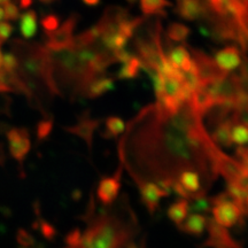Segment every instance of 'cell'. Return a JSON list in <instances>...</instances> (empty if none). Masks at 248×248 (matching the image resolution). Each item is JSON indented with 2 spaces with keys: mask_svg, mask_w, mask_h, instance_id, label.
<instances>
[{
  "mask_svg": "<svg viewBox=\"0 0 248 248\" xmlns=\"http://www.w3.org/2000/svg\"><path fill=\"white\" fill-rule=\"evenodd\" d=\"M5 20V12H4V8L0 7V22L1 21Z\"/></svg>",
  "mask_w": 248,
  "mask_h": 248,
  "instance_id": "38",
  "label": "cell"
},
{
  "mask_svg": "<svg viewBox=\"0 0 248 248\" xmlns=\"http://www.w3.org/2000/svg\"><path fill=\"white\" fill-rule=\"evenodd\" d=\"M7 139L12 156L22 164L31 148L29 133L24 129H11L7 132Z\"/></svg>",
  "mask_w": 248,
  "mask_h": 248,
  "instance_id": "10",
  "label": "cell"
},
{
  "mask_svg": "<svg viewBox=\"0 0 248 248\" xmlns=\"http://www.w3.org/2000/svg\"><path fill=\"white\" fill-rule=\"evenodd\" d=\"M120 144L121 166L136 183L177 181L182 172L195 171L206 185L217 178L215 155L219 150L203 126L202 117L185 101L175 114L157 104L148 106L130 123Z\"/></svg>",
  "mask_w": 248,
  "mask_h": 248,
  "instance_id": "1",
  "label": "cell"
},
{
  "mask_svg": "<svg viewBox=\"0 0 248 248\" xmlns=\"http://www.w3.org/2000/svg\"><path fill=\"white\" fill-rule=\"evenodd\" d=\"M11 2V0H0V7L4 8L6 5H8Z\"/></svg>",
  "mask_w": 248,
  "mask_h": 248,
  "instance_id": "37",
  "label": "cell"
},
{
  "mask_svg": "<svg viewBox=\"0 0 248 248\" xmlns=\"http://www.w3.org/2000/svg\"><path fill=\"white\" fill-rule=\"evenodd\" d=\"M209 201L212 206L213 221L222 228H232L244 221L245 214L243 209L231 199L226 192L216 195Z\"/></svg>",
  "mask_w": 248,
  "mask_h": 248,
  "instance_id": "3",
  "label": "cell"
},
{
  "mask_svg": "<svg viewBox=\"0 0 248 248\" xmlns=\"http://www.w3.org/2000/svg\"><path fill=\"white\" fill-rule=\"evenodd\" d=\"M78 18L79 16L77 14H71L55 32L47 37L45 47L51 52H58L71 47L74 42V30L78 22Z\"/></svg>",
  "mask_w": 248,
  "mask_h": 248,
  "instance_id": "6",
  "label": "cell"
},
{
  "mask_svg": "<svg viewBox=\"0 0 248 248\" xmlns=\"http://www.w3.org/2000/svg\"><path fill=\"white\" fill-rule=\"evenodd\" d=\"M67 248H82V246H80V244H79V245H77V246H68Z\"/></svg>",
  "mask_w": 248,
  "mask_h": 248,
  "instance_id": "42",
  "label": "cell"
},
{
  "mask_svg": "<svg viewBox=\"0 0 248 248\" xmlns=\"http://www.w3.org/2000/svg\"><path fill=\"white\" fill-rule=\"evenodd\" d=\"M123 167L120 166L113 176L102 177L97 188V197L104 206H109L119 197L121 190V176Z\"/></svg>",
  "mask_w": 248,
  "mask_h": 248,
  "instance_id": "8",
  "label": "cell"
},
{
  "mask_svg": "<svg viewBox=\"0 0 248 248\" xmlns=\"http://www.w3.org/2000/svg\"><path fill=\"white\" fill-rule=\"evenodd\" d=\"M99 125H100V120L91 119L89 113H85L79 117L78 122L75 125L67 126V128H64V130L67 132L73 133V135L78 136L79 138H82L86 142V145H88L89 150H91L93 144V133L99 128Z\"/></svg>",
  "mask_w": 248,
  "mask_h": 248,
  "instance_id": "12",
  "label": "cell"
},
{
  "mask_svg": "<svg viewBox=\"0 0 248 248\" xmlns=\"http://www.w3.org/2000/svg\"><path fill=\"white\" fill-rule=\"evenodd\" d=\"M215 170L217 175H221L226 183H233V184L248 172V170L239 161L229 156L222 150L217 151L215 155Z\"/></svg>",
  "mask_w": 248,
  "mask_h": 248,
  "instance_id": "7",
  "label": "cell"
},
{
  "mask_svg": "<svg viewBox=\"0 0 248 248\" xmlns=\"http://www.w3.org/2000/svg\"><path fill=\"white\" fill-rule=\"evenodd\" d=\"M2 57H4V54H2L1 48H0V69H1V64H2Z\"/></svg>",
  "mask_w": 248,
  "mask_h": 248,
  "instance_id": "39",
  "label": "cell"
},
{
  "mask_svg": "<svg viewBox=\"0 0 248 248\" xmlns=\"http://www.w3.org/2000/svg\"><path fill=\"white\" fill-rule=\"evenodd\" d=\"M214 60L223 71L230 74V71L240 67L243 62V52L237 46H226L217 52Z\"/></svg>",
  "mask_w": 248,
  "mask_h": 248,
  "instance_id": "15",
  "label": "cell"
},
{
  "mask_svg": "<svg viewBox=\"0 0 248 248\" xmlns=\"http://www.w3.org/2000/svg\"><path fill=\"white\" fill-rule=\"evenodd\" d=\"M207 230H208L209 237L204 243V246H210L213 248H244L231 237L228 229L216 224L213 219H208Z\"/></svg>",
  "mask_w": 248,
  "mask_h": 248,
  "instance_id": "9",
  "label": "cell"
},
{
  "mask_svg": "<svg viewBox=\"0 0 248 248\" xmlns=\"http://www.w3.org/2000/svg\"><path fill=\"white\" fill-rule=\"evenodd\" d=\"M235 156H237V160L248 170V147H238L237 150H235Z\"/></svg>",
  "mask_w": 248,
  "mask_h": 248,
  "instance_id": "34",
  "label": "cell"
},
{
  "mask_svg": "<svg viewBox=\"0 0 248 248\" xmlns=\"http://www.w3.org/2000/svg\"><path fill=\"white\" fill-rule=\"evenodd\" d=\"M105 137L108 138H117L125 131V123L121 117L110 116L106 120L105 123Z\"/></svg>",
  "mask_w": 248,
  "mask_h": 248,
  "instance_id": "27",
  "label": "cell"
},
{
  "mask_svg": "<svg viewBox=\"0 0 248 248\" xmlns=\"http://www.w3.org/2000/svg\"><path fill=\"white\" fill-rule=\"evenodd\" d=\"M233 107L234 104H229V102H214L213 106L202 116V122H204L203 126L206 130H214L219 124L230 119L232 111H233Z\"/></svg>",
  "mask_w": 248,
  "mask_h": 248,
  "instance_id": "13",
  "label": "cell"
},
{
  "mask_svg": "<svg viewBox=\"0 0 248 248\" xmlns=\"http://www.w3.org/2000/svg\"><path fill=\"white\" fill-rule=\"evenodd\" d=\"M83 2L88 6H98L100 4V0H83Z\"/></svg>",
  "mask_w": 248,
  "mask_h": 248,
  "instance_id": "36",
  "label": "cell"
},
{
  "mask_svg": "<svg viewBox=\"0 0 248 248\" xmlns=\"http://www.w3.org/2000/svg\"><path fill=\"white\" fill-rule=\"evenodd\" d=\"M135 234L133 224L115 214L102 213L91 219L80 237L82 248H123Z\"/></svg>",
  "mask_w": 248,
  "mask_h": 248,
  "instance_id": "2",
  "label": "cell"
},
{
  "mask_svg": "<svg viewBox=\"0 0 248 248\" xmlns=\"http://www.w3.org/2000/svg\"><path fill=\"white\" fill-rule=\"evenodd\" d=\"M37 22V14L33 11H27L20 16V32L26 39L32 38L37 33L38 29Z\"/></svg>",
  "mask_w": 248,
  "mask_h": 248,
  "instance_id": "22",
  "label": "cell"
},
{
  "mask_svg": "<svg viewBox=\"0 0 248 248\" xmlns=\"http://www.w3.org/2000/svg\"><path fill=\"white\" fill-rule=\"evenodd\" d=\"M138 187L140 191L141 202L145 204L151 215H153L156 212L160 200L169 195L168 192H166L159 185L152 182L140 183V184H138Z\"/></svg>",
  "mask_w": 248,
  "mask_h": 248,
  "instance_id": "14",
  "label": "cell"
},
{
  "mask_svg": "<svg viewBox=\"0 0 248 248\" xmlns=\"http://www.w3.org/2000/svg\"><path fill=\"white\" fill-rule=\"evenodd\" d=\"M5 12V20L8 21H15L20 17V8L17 7L14 2H9L8 5H6L4 7Z\"/></svg>",
  "mask_w": 248,
  "mask_h": 248,
  "instance_id": "32",
  "label": "cell"
},
{
  "mask_svg": "<svg viewBox=\"0 0 248 248\" xmlns=\"http://www.w3.org/2000/svg\"><path fill=\"white\" fill-rule=\"evenodd\" d=\"M176 12L187 21L204 20L210 13L207 0H176Z\"/></svg>",
  "mask_w": 248,
  "mask_h": 248,
  "instance_id": "11",
  "label": "cell"
},
{
  "mask_svg": "<svg viewBox=\"0 0 248 248\" xmlns=\"http://www.w3.org/2000/svg\"><path fill=\"white\" fill-rule=\"evenodd\" d=\"M114 89H115L114 79L111 77H108L106 74H102V75L95 77L89 83L88 88L85 90L84 97L89 99H95L106 94L107 92L113 91Z\"/></svg>",
  "mask_w": 248,
  "mask_h": 248,
  "instance_id": "17",
  "label": "cell"
},
{
  "mask_svg": "<svg viewBox=\"0 0 248 248\" xmlns=\"http://www.w3.org/2000/svg\"><path fill=\"white\" fill-rule=\"evenodd\" d=\"M126 1H128L130 5H135L136 2H137V0H126Z\"/></svg>",
  "mask_w": 248,
  "mask_h": 248,
  "instance_id": "41",
  "label": "cell"
},
{
  "mask_svg": "<svg viewBox=\"0 0 248 248\" xmlns=\"http://www.w3.org/2000/svg\"><path fill=\"white\" fill-rule=\"evenodd\" d=\"M1 69L7 74L15 73L18 69V60L16 55L13 53H7L2 57Z\"/></svg>",
  "mask_w": 248,
  "mask_h": 248,
  "instance_id": "31",
  "label": "cell"
},
{
  "mask_svg": "<svg viewBox=\"0 0 248 248\" xmlns=\"http://www.w3.org/2000/svg\"><path fill=\"white\" fill-rule=\"evenodd\" d=\"M12 32H13V27H12V24L5 22V21H1V22H0V44L6 42V40L11 37Z\"/></svg>",
  "mask_w": 248,
  "mask_h": 248,
  "instance_id": "33",
  "label": "cell"
},
{
  "mask_svg": "<svg viewBox=\"0 0 248 248\" xmlns=\"http://www.w3.org/2000/svg\"><path fill=\"white\" fill-rule=\"evenodd\" d=\"M207 223H208V218L206 216L195 213L186 217L185 221L178 226V229L186 234L201 237L207 230Z\"/></svg>",
  "mask_w": 248,
  "mask_h": 248,
  "instance_id": "18",
  "label": "cell"
},
{
  "mask_svg": "<svg viewBox=\"0 0 248 248\" xmlns=\"http://www.w3.org/2000/svg\"><path fill=\"white\" fill-rule=\"evenodd\" d=\"M167 58L170 62V64L176 69L182 71H190L193 67V61H192L190 52L184 45H178L175 47H170L168 49Z\"/></svg>",
  "mask_w": 248,
  "mask_h": 248,
  "instance_id": "16",
  "label": "cell"
},
{
  "mask_svg": "<svg viewBox=\"0 0 248 248\" xmlns=\"http://www.w3.org/2000/svg\"><path fill=\"white\" fill-rule=\"evenodd\" d=\"M190 28L182 23H170L167 28L166 36L170 42H185L190 36Z\"/></svg>",
  "mask_w": 248,
  "mask_h": 248,
  "instance_id": "26",
  "label": "cell"
},
{
  "mask_svg": "<svg viewBox=\"0 0 248 248\" xmlns=\"http://www.w3.org/2000/svg\"><path fill=\"white\" fill-rule=\"evenodd\" d=\"M203 88L209 92L215 102L235 104L244 95L241 91L240 78L237 74H229L219 82L204 85Z\"/></svg>",
  "mask_w": 248,
  "mask_h": 248,
  "instance_id": "5",
  "label": "cell"
},
{
  "mask_svg": "<svg viewBox=\"0 0 248 248\" xmlns=\"http://www.w3.org/2000/svg\"><path fill=\"white\" fill-rule=\"evenodd\" d=\"M42 2H44V4H51V2L55 1V0H40Z\"/></svg>",
  "mask_w": 248,
  "mask_h": 248,
  "instance_id": "40",
  "label": "cell"
},
{
  "mask_svg": "<svg viewBox=\"0 0 248 248\" xmlns=\"http://www.w3.org/2000/svg\"><path fill=\"white\" fill-rule=\"evenodd\" d=\"M233 124V121L230 117V119H228L225 122L219 124L217 128L213 130L212 135H210V139H212V141L217 147L228 148L233 145L231 140V129Z\"/></svg>",
  "mask_w": 248,
  "mask_h": 248,
  "instance_id": "20",
  "label": "cell"
},
{
  "mask_svg": "<svg viewBox=\"0 0 248 248\" xmlns=\"http://www.w3.org/2000/svg\"><path fill=\"white\" fill-rule=\"evenodd\" d=\"M214 99L212 95L209 94V92L207 91L203 86H200L197 90H194L192 92V95L190 98V104L193 107V109L197 111L199 115L202 117L204 114L207 113V110L214 105Z\"/></svg>",
  "mask_w": 248,
  "mask_h": 248,
  "instance_id": "19",
  "label": "cell"
},
{
  "mask_svg": "<svg viewBox=\"0 0 248 248\" xmlns=\"http://www.w3.org/2000/svg\"><path fill=\"white\" fill-rule=\"evenodd\" d=\"M170 2L167 0H140V8L144 16H151V15H159V16H166L164 8L169 6Z\"/></svg>",
  "mask_w": 248,
  "mask_h": 248,
  "instance_id": "24",
  "label": "cell"
},
{
  "mask_svg": "<svg viewBox=\"0 0 248 248\" xmlns=\"http://www.w3.org/2000/svg\"><path fill=\"white\" fill-rule=\"evenodd\" d=\"M32 4V0H20V7L22 9H28Z\"/></svg>",
  "mask_w": 248,
  "mask_h": 248,
  "instance_id": "35",
  "label": "cell"
},
{
  "mask_svg": "<svg viewBox=\"0 0 248 248\" xmlns=\"http://www.w3.org/2000/svg\"><path fill=\"white\" fill-rule=\"evenodd\" d=\"M190 51L192 53L191 58L195 66V70H197L200 86L214 84V83L219 82V80L225 78L229 75L228 73L223 71L221 68L217 66L213 58H210L204 52L193 47H191Z\"/></svg>",
  "mask_w": 248,
  "mask_h": 248,
  "instance_id": "4",
  "label": "cell"
},
{
  "mask_svg": "<svg viewBox=\"0 0 248 248\" xmlns=\"http://www.w3.org/2000/svg\"><path fill=\"white\" fill-rule=\"evenodd\" d=\"M232 144L245 146L248 144V128L243 124H233L231 129Z\"/></svg>",
  "mask_w": 248,
  "mask_h": 248,
  "instance_id": "28",
  "label": "cell"
},
{
  "mask_svg": "<svg viewBox=\"0 0 248 248\" xmlns=\"http://www.w3.org/2000/svg\"><path fill=\"white\" fill-rule=\"evenodd\" d=\"M231 119L234 124H243L248 128V98L243 95L234 104Z\"/></svg>",
  "mask_w": 248,
  "mask_h": 248,
  "instance_id": "25",
  "label": "cell"
},
{
  "mask_svg": "<svg viewBox=\"0 0 248 248\" xmlns=\"http://www.w3.org/2000/svg\"><path fill=\"white\" fill-rule=\"evenodd\" d=\"M42 27L46 33V37L51 36L60 27V17L55 14H47L46 16L43 17Z\"/></svg>",
  "mask_w": 248,
  "mask_h": 248,
  "instance_id": "29",
  "label": "cell"
},
{
  "mask_svg": "<svg viewBox=\"0 0 248 248\" xmlns=\"http://www.w3.org/2000/svg\"><path fill=\"white\" fill-rule=\"evenodd\" d=\"M190 209H191L190 201L185 199H179L169 207L168 212H167V215H168L170 221L175 223L177 226H179L183 222L185 221L186 217L188 216V212H190Z\"/></svg>",
  "mask_w": 248,
  "mask_h": 248,
  "instance_id": "21",
  "label": "cell"
},
{
  "mask_svg": "<svg viewBox=\"0 0 248 248\" xmlns=\"http://www.w3.org/2000/svg\"><path fill=\"white\" fill-rule=\"evenodd\" d=\"M54 125L53 119H44L37 124V138L38 140H45L48 137L49 133L52 132Z\"/></svg>",
  "mask_w": 248,
  "mask_h": 248,
  "instance_id": "30",
  "label": "cell"
},
{
  "mask_svg": "<svg viewBox=\"0 0 248 248\" xmlns=\"http://www.w3.org/2000/svg\"><path fill=\"white\" fill-rule=\"evenodd\" d=\"M141 69V63L139 59L132 55L128 61L124 62L121 69L117 73L116 77L119 79H133L137 78L139 71Z\"/></svg>",
  "mask_w": 248,
  "mask_h": 248,
  "instance_id": "23",
  "label": "cell"
}]
</instances>
